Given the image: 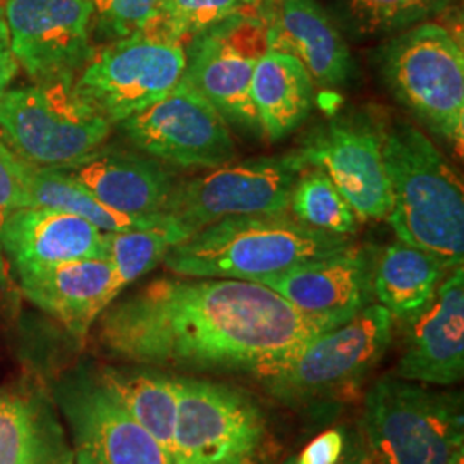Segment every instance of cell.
I'll return each instance as SVG.
<instances>
[{
    "mask_svg": "<svg viewBox=\"0 0 464 464\" xmlns=\"http://www.w3.org/2000/svg\"><path fill=\"white\" fill-rule=\"evenodd\" d=\"M99 318L100 346L121 362L260 381L327 332L264 284L179 276L150 282Z\"/></svg>",
    "mask_w": 464,
    "mask_h": 464,
    "instance_id": "obj_1",
    "label": "cell"
},
{
    "mask_svg": "<svg viewBox=\"0 0 464 464\" xmlns=\"http://www.w3.org/2000/svg\"><path fill=\"white\" fill-rule=\"evenodd\" d=\"M383 162L392 205L387 220L399 241L446 268L463 266V184L454 167L411 122H383Z\"/></svg>",
    "mask_w": 464,
    "mask_h": 464,
    "instance_id": "obj_2",
    "label": "cell"
},
{
    "mask_svg": "<svg viewBox=\"0 0 464 464\" xmlns=\"http://www.w3.org/2000/svg\"><path fill=\"white\" fill-rule=\"evenodd\" d=\"M353 245L349 236L316 231L289 212L226 217L172 246L162 264L179 277L258 282Z\"/></svg>",
    "mask_w": 464,
    "mask_h": 464,
    "instance_id": "obj_3",
    "label": "cell"
},
{
    "mask_svg": "<svg viewBox=\"0 0 464 464\" xmlns=\"http://www.w3.org/2000/svg\"><path fill=\"white\" fill-rule=\"evenodd\" d=\"M363 430L377 464H456L464 456L461 399L399 377L370 389Z\"/></svg>",
    "mask_w": 464,
    "mask_h": 464,
    "instance_id": "obj_4",
    "label": "cell"
},
{
    "mask_svg": "<svg viewBox=\"0 0 464 464\" xmlns=\"http://www.w3.org/2000/svg\"><path fill=\"white\" fill-rule=\"evenodd\" d=\"M389 92L431 133L458 149L464 143L463 44L437 23L391 38L379 52Z\"/></svg>",
    "mask_w": 464,
    "mask_h": 464,
    "instance_id": "obj_5",
    "label": "cell"
},
{
    "mask_svg": "<svg viewBox=\"0 0 464 464\" xmlns=\"http://www.w3.org/2000/svg\"><path fill=\"white\" fill-rule=\"evenodd\" d=\"M111 128L74 80L7 90L0 99V140L34 166L74 164L100 149Z\"/></svg>",
    "mask_w": 464,
    "mask_h": 464,
    "instance_id": "obj_6",
    "label": "cell"
},
{
    "mask_svg": "<svg viewBox=\"0 0 464 464\" xmlns=\"http://www.w3.org/2000/svg\"><path fill=\"white\" fill-rule=\"evenodd\" d=\"M178 423L172 464H262L268 427L260 404L227 383L174 377Z\"/></svg>",
    "mask_w": 464,
    "mask_h": 464,
    "instance_id": "obj_7",
    "label": "cell"
},
{
    "mask_svg": "<svg viewBox=\"0 0 464 464\" xmlns=\"http://www.w3.org/2000/svg\"><path fill=\"white\" fill-rule=\"evenodd\" d=\"M308 167L296 149L210 169L203 176L176 183L164 216L191 236L226 217L289 212L293 188Z\"/></svg>",
    "mask_w": 464,
    "mask_h": 464,
    "instance_id": "obj_8",
    "label": "cell"
},
{
    "mask_svg": "<svg viewBox=\"0 0 464 464\" xmlns=\"http://www.w3.org/2000/svg\"><path fill=\"white\" fill-rule=\"evenodd\" d=\"M392 329V315L382 304H368L346 324L316 335L295 360L262 381L289 402L346 394L381 362Z\"/></svg>",
    "mask_w": 464,
    "mask_h": 464,
    "instance_id": "obj_9",
    "label": "cell"
},
{
    "mask_svg": "<svg viewBox=\"0 0 464 464\" xmlns=\"http://www.w3.org/2000/svg\"><path fill=\"white\" fill-rule=\"evenodd\" d=\"M183 44L140 32L93 53L74 86L111 124L149 109L183 80Z\"/></svg>",
    "mask_w": 464,
    "mask_h": 464,
    "instance_id": "obj_10",
    "label": "cell"
},
{
    "mask_svg": "<svg viewBox=\"0 0 464 464\" xmlns=\"http://www.w3.org/2000/svg\"><path fill=\"white\" fill-rule=\"evenodd\" d=\"M119 126L136 149L170 166L210 170L236 157L229 124L184 78L164 99Z\"/></svg>",
    "mask_w": 464,
    "mask_h": 464,
    "instance_id": "obj_11",
    "label": "cell"
},
{
    "mask_svg": "<svg viewBox=\"0 0 464 464\" xmlns=\"http://www.w3.org/2000/svg\"><path fill=\"white\" fill-rule=\"evenodd\" d=\"M266 52L264 21L237 13L193 38L191 47L186 49L183 78L229 126L260 136L262 128L251 102V78Z\"/></svg>",
    "mask_w": 464,
    "mask_h": 464,
    "instance_id": "obj_12",
    "label": "cell"
},
{
    "mask_svg": "<svg viewBox=\"0 0 464 464\" xmlns=\"http://www.w3.org/2000/svg\"><path fill=\"white\" fill-rule=\"evenodd\" d=\"M2 23L17 66L47 83L76 80L90 59V0H2Z\"/></svg>",
    "mask_w": 464,
    "mask_h": 464,
    "instance_id": "obj_13",
    "label": "cell"
},
{
    "mask_svg": "<svg viewBox=\"0 0 464 464\" xmlns=\"http://www.w3.org/2000/svg\"><path fill=\"white\" fill-rule=\"evenodd\" d=\"M308 166L322 169L362 220L387 218L392 205L383 162V121L363 112L320 124L299 147Z\"/></svg>",
    "mask_w": 464,
    "mask_h": 464,
    "instance_id": "obj_14",
    "label": "cell"
},
{
    "mask_svg": "<svg viewBox=\"0 0 464 464\" xmlns=\"http://www.w3.org/2000/svg\"><path fill=\"white\" fill-rule=\"evenodd\" d=\"M53 398L69 423L76 450L97 464H172L164 449L102 385L97 373L76 372Z\"/></svg>",
    "mask_w": 464,
    "mask_h": 464,
    "instance_id": "obj_15",
    "label": "cell"
},
{
    "mask_svg": "<svg viewBox=\"0 0 464 464\" xmlns=\"http://www.w3.org/2000/svg\"><path fill=\"white\" fill-rule=\"evenodd\" d=\"M373 262L372 249L353 245L341 253L264 277L258 284L270 287L303 315L331 331L372 304Z\"/></svg>",
    "mask_w": 464,
    "mask_h": 464,
    "instance_id": "obj_16",
    "label": "cell"
},
{
    "mask_svg": "<svg viewBox=\"0 0 464 464\" xmlns=\"http://www.w3.org/2000/svg\"><path fill=\"white\" fill-rule=\"evenodd\" d=\"M408 324L406 349L398 377L433 385H452L464 373V270L452 272L430 303Z\"/></svg>",
    "mask_w": 464,
    "mask_h": 464,
    "instance_id": "obj_17",
    "label": "cell"
},
{
    "mask_svg": "<svg viewBox=\"0 0 464 464\" xmlns=\"http://www.w3.org/2000/svg\"><path fill=\"white\" fill-rule=\"evenodd\" d=\"M266 50L296 57L315 86L337 88L354 74L348 44L316 0H274L264 4Z\"/></svg>",
    "mask_w": 464,
    "mask_h": 464,
    "instance_id": "obj_18",
    "label": "cell"
},
{
    "mask_svg": "<svg viewBox=\"0 0 464 464\" xmlns=\"http://www.w3.org/2000/svg\"><path fill=\"white\" fill-rule=\"evenodd\" d=\"M17 277L23 295L76 337H84L121 293L107 258L40 266Z\"/></svg>",
    "mask_w": 464,
    "mask_h": 464,
    "instance_id": "obj_19",
    "label": "cell"
},
{
    "mask_svg": "<svg viewBox=\"0 0 464 464\" xmlns=\"http://www.w3.org/2000/svg\"><path fill=\"white\" fill-rule=\"evenodd\" d=\"M121 214L164 216L176 178L160 160L124 150L100 149L82 160L57 167Z\"/></svg>",
    "mask_w": 464,
    "mask_h": 464,
    "instance_id": "obj_20",
    "label": "cell"
},
{
    "mask_svg": "<svg viewBox=\"0 0 464 464\" xmlns=\"http://www.w3.org/2000/svg\"><path fill=\"white\" fill-rule=\"evenodd\" d=\"M0 245L16 274L63 262L107 258V232L83 217L45 207L14 210L4 222Z\"/></svg>",
    "mask_w": 464,
    "mask_h": 464,
    "instance_id": "obj_21",
    "label": "cell"
},
{
    "mask_svg": "<svg viewBox=\"0 0 464 464\" xmlns=\"http://www.w3.org/2000/svg\"><path fill=\"white\" fill-rule=\"evenodd\" d=\"M0 464H74L52 399L30 382L0 387Z\"/></svg>",
    "mask_w": 464,
    "mask_h": 464,
    "instance_id": "obj_22",
    "label": "cell"
},
{
    "mask_svg": "<svg viewBox=\"0 0 464 464\" xmlns=\"http://www.w3.org/2000/svg\"><path fill=\"white\" fill-rule=\"evenodd\" d=\"M251 102L268 141H281L310 116L315 84L296 57L266 50L251 78Z\"/></svg>",
    "mask_w": 464,
    "mask_h": 464,
    "instance_id": "obj_23",
    "label": "cell"
},
{
    "mask_svg": "<svg viewBox=\"0 0 464 464\" xmlns=\"http://www.w3.org/2000/svg\"><path fill=\"white\" fill-rule=\"evenodd\" d=\"M0 151L16 174L30 207H45L66 214L83 217L103 232H126L145 229L166 220L167 216L133 217L109 208L95 198L83 184L72 179L57 167L30 164L17 157L0 140Z\"/></svg>",
    "mask_w": 464,
    "mask_h": 464,
    "instance_id": "obj_24",
    "label": "cell"
},
{
    "mask_svg": "<svg viewBox=\"0 0 464 464\" xmlns=\"http://www.w3.org/2000/svg\"><path fill=\"white\" fill-rule=\"evenodd\" d=\"M446 272L429 253L398 241L375 255L373 296L394 320L406 324L430 303Z\"/></svg>",
    "mask_w": 464,
    "mask_h": 464,
    "instance_id": "obj_25",
    "label": "cell"
},
{
    "mask_svg": "<svg viewBox=\"0 0 464 464\" xmlns=\"http://www.w3.org/2000/svg\"><path fill=\"white\" fill-rule=\"evenodd\" d=\"M102 385L164 449L170 463L174 454L178 398L174 377L153 368L105 366L97 373Z\"/></svg>",
    "mask_w": 464,
    "mask_h": 464,
    "instance_id": "obj_26",
    "label": "cell"
},
{
    "mask_svg": "<svg viewBox=\"0 0 464 464\" xmlns=\"http://www.w3.org/2000/svg\"><path fill=\"white\" fill-rule=\"evenodd\" d=\"M452 0H335L343 28L358 40L410 30L442 14Z\"/></svg>",
    "mask_w": 464,
    "mask_h": 464,
    "instance_id": "obj_27",
    "label": "cell"
},
{
    "mask_svg": "<svg viewBox=\"0 0 464 464\" xmlns=\"http://www.w3.org/2000/svg\"><path fill=\"white\" fill-rule=\"evenodd\" d=\"M189 234L170 217L164 222L126 232H107V260L114 266L119 289L138 281L159 266L167 251Z\"/></svg>",
    "mask_w": 464,
    "mask_h": 464,
    "instance_id": "obj_28",
    "label": "cell"
},
{
    "mask_svg": "<svg viewBox=\"0 0 464 464\" xmlns=\"http://www.w3.org/2000/svg\"><path fill=\"white\" fill-rule=\"evenodd\" d=\"M289 214L301 224L335 236L358 231L360 218L331 178L316 167H308L293 188Z\"/></svg>",
    "mask_w": 464,
    "mask_h": 464,
    "instance_id": "obj_29",
    "label": "cell"
},
{
    "mask_svg": "<svg viewBox=\"0 0 464 464\" xmlns=\"http://www.w3.org/2000/svg\"><path fill=\"white\" fill-rule=\"evenodd\" d=\"M241 0H160L159 16L145 32L178 44L205 34L241 11Z\"/></svg>",
    "mask_w": 464,
    "mask_h": 464,
    "instance_id": "obj_30",
    "label": "cell"
},
{
    "mask_svg": "<svg viewBox=\"0 0 464 464\" xmlns=\"http://www.w3.org/2000/svg\"><path fill=\"white\" fill-rule=\"evenodd\" d=\"M90 4L97 16V30L114 40L145 32L160 9V0H90Z\"/></svg>",
    "mask_w": 464,
    "mask_h": 464,
    "instance_id": "obj_31",
    "label": "cell"
},
{
    "mask_svg": "<svg viewBox=\"0 0 464 464\" xmlns=\"http://www.w3.org/2000/svg\"><path fill=\"white\" fill-rule=\"evenodd\" d=\"M23 207H30L26 193L19 183L16 174L13 172V169L0 151V232L7 217ZM2 266L4 264H2V245H0V276L4 274Z\"/></svg>",
    "mask_w": 464,
    "mask_h": 464,
    "instance_id": "obj_32",
    "label": "cell"
},
{
    "mask_svg": "<svg viewBox=\"0 0 464 464\" xmlns=\"http://www.w3.org/2000/svg\"><path fill=\"white\" fill-rule=\"evenodd\" d=\"M344 433L337 429L324 431L315 437L298 456L299 464H339L344 452Z\"/></svg>",
    "mask_w": 464,
    "mask_h": 464,
    "instance_id": "obj_33",
    "label": "cell"
},
{
    "mask_svg": "<svg viewBox=\"0 0 464 464\" xmlns=\"http://www.w3.org/2000/svg\"><path fill=\"white\" fill-rule=\"evenodd\" d=\"M17 69L19 66H17L13 52L9 49L5 28H4V23L0 17V99L9 90V84L13 83L14 76L17 74Z\"/></svg>",
    "mask_w": 464,
    "mask_h": 464,
    "instance_id": "obj_34",
    "label": "cell"
},
{
    "mask_svg": "<svg viewBox=\"0 0 464 464\" xmlns=\"http://www.w3.org/2000/svg\"><path fill=\"white\" fill-rule=\"evenodd\" d=\"M343 464H377L373 459H372V456L366 452V450H362V452H354L353 456H349V459H346Z\"/></svg>",
    "mask_w": 464,
    "mask_h": 464,
    "instance_id": "obj_35",
    "label": "cell"
},
{
    "mask_svg": "<svg viewBox=\"0 0 464 464\" xmlns=\"http://www.w3.org/2000/svg\"><path fill=\"white\" fill-rule=\"evenodd\" d=\"M74 464H97L83 450H76L74 454Z\"/></svg>",
    "mask_w": 464,
    "mask_h": 464,
    "instance_id": "obj_36",
    "label": "cell"
},
{
    "mask_svg": "<svg viewBox=\"0 0 464 464\" xmlns=\"http://www.w3.org/2000/svg\"><path fill=\"white\" fill-rule=\"evenodd\" d=\"M243 4H251V5H260V4H266V2H274V0H241Z\"/></svg>",
    "mask_w": 464,
    "mask_h": 464,
    "instance_id": "obj_37",
    "label": "cell"
},
{
    "mask_svg": "<svg viewBox=\"0 0 464 464\" xmlns=\"http://www.w3.org/2000/svg\"><path fill=\"white\" fill-rule=\"evenodd\" d=\"M282 464H299L298 458H296V456H293V458H289L287 461H284Z\"/></svg>",
    "mask_w": 464,
    "mask_h": 464,
    "instance_id": "obj_38",
    "label": "cell"
},
{
    "mask_svg": "<svg viewBox=\"0 0 464 464\" xmlns=\"http://www.w3.org/2000/svg\"><path fill=\"white\" fill-rule=\"evenodd\" d=\"M456 464H464V459H463V458H461V459H459V461H458V463H456Z\"/></svg>",
    "mask_w": 464,
    "mask_h": 464,
    "instance_id": "obj_39",
    "label": "cell"
}]
</instances>
